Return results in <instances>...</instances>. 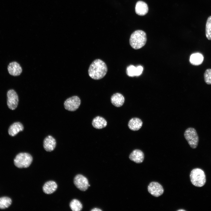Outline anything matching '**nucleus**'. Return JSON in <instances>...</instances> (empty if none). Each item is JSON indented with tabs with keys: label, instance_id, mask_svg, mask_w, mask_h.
Segmentation results:
<instances>
[{
	"label": "nucleus",
	"instance_id": "2eb2a0df",
	"mask_svg": "<svg viewBox=\"0 0 211 211\" xmlns=\"http://www.w3.org/2000/svg\"><path fill=\"white\" fill-rule=\"evenodd\" d=\"M57 185L53 181H50L46 182L44 185L42 190L43 192L46 194H51L57 190Z\"/></svg>",
	"mask_w": 211,
	"mask_h": 211
},
{
	"label": "nucleus",
	"instance_id": "6e6552de",
	"mask_svg": "<svg viewBox=\"0 0 211 211\" xmlns=\"http://www.w3.org/2000/svg\"><path fill=\"white\" fill-rule=\"evenodd\" d=\"M74 183L75 186L79 190L85 191L89 187V182L87 178L83 175L79 174L75 177Z\"/></svg>",
	"mask_w": 211,
	"mask_h": 211
},
{
	"label": "nucleus",
	"instance_id": "9b49d317",
	"mask_svg": "<svg viewBox=\"0 0 211 211\" xmlns=\"http://www.w3.org/2000/svg\"><path fill=\"white\" fill-rule=\"evenodd\" d=\"M56 142L55 139L51 135H49L44 139L43 146L47 152H51L56 147Z\"/></svg>",
	"mask_w": 211,
	"mask_h": 211
},
{
	"label": "nucleus",
	"instance_id": "a211bd4d",
	"mask_svg": "<svg viewBox=\"0 0 211 211\" xmlns=\"http://www.w3.org/2000/svg\"><path fill=\"white\" fill-rule=\"evenodd\" d=\"M92 125L93 127L97 129H101L105 127L107 125V122L103 118L97 116L92 120Z\"/></svg>",
	"mask_w": 211,
	"mask_h": 211
},
{
	"label": "nucleus",
	"instance_id": "6ab92c4d",
	"mask_svg": "<svg viewBox=\"0 0 211 211\" xmlns=\"http://www.w3.org/2000/svg\"><path fill=\"white\" fill-rule=\"evenodd\" d=\"M203 60L204 57L202 54L199 52L195 53L190 55V62L193 65L198 66L201 64Z\"/></svg>",
	"mask_w": 211,
	"mask_h": 211
},
{
	"label": "nucleus",
	"instance_id": "f3484780",
	"mask_svg": "<svg viewBox=\"0 0 211 211\" xmlns=\"http://www.w3.org/2000/svg\"><path fill=\"white\" fill-rule=\"evenodd\" d=\"M142 124V121L140 119L137 118H134L129 120L128 125L130 130L135 131L140 129Z\"/></svg>",
	"mask_w": 211,
	"mask_h": 211
},
{
	"label": "nucleus",
	"instance_id": "cd10ccee",
	"mask_svg": "<svg viewBox=\"0 0 211 211\" xmlns=\"http://www.w3.org/2000/svg\"><path fill=\"white\" fill-rule=\"evenodd\" d=\"M90 186V185L89 184V186Z\"/></svg>",
	"mask_w": 211,
	"mask_h": 211
},
{
	"label": "nucleus",
	"instance_id": "aec40b11",
	"mask_svg": "<svg viewBox=\"0 0 211 211\" xmlns=\"http://www.w3.org/2000/svg\"><path fill=\"white\" fill-rule=\"evenodd\" d=\"M69 206L71 210L73 211H81L83 207L81 202L76 199H74L71 201Z\"/></svg>",
	"mask_w": 211,
	"mask_h": 211
},
{
	"label": "nucleus",
	"instance_id": "b1692460",
	"mask_svg": "<svg viewBox=\"0 0 211 211\" xmlns=\"http://www.w3.org/2000/svg\"><path fill=\"white\" fill-rule=\"evenodd\" d=\"M136 67L133 65H130L127 67L126 73L127 75L130 77L135 76Z\"/></svg>",
	"mask_w": 211,
	"mask_h": 211
},
{
	"label": "nucleus",
	"instance_id": "39448f33",
	"mask_svg": "<svg viewBox=\"0 0 211 211\" xmlns=\"http://www.w3.org/2000/svg\"><path fill=\"white\" fill-rule=\"evenodd\" d=\"M185 138L190 146L193 149H195L197 147L199 138L196 130L192 127L187 128L184 133Z\"/></svg>",
	"mask_w": 211,
	"mask_h": 211
},
{
	"label": "nucleus",
	"instance_id": "9d476101",
	"mask_svg": "<svg viewBox=\"0 0 211 211\" xmlns=\"http://www.w3.org/2000/svg\"><path fill=\"white\" fill-rule=\"evenodd\" d=\"M7 69L9 74L14 76L19 75L22 71L21 67L16 62L10 63L8 66Z\"/></svg>",
	"mask_w": 211,
	"mask_h": 211
},
{
	"label": "nucleus",
	"instance_id": "dca6fc26",
	"mask_svg": "<svg viewBox=\"0 0 211 211\" xmlns=\"http://www.w3.org/2000/svg\"><path fill=\"white\" fill-rule=\"evenodd\" d=\"M112 103L115 106L120 107L124 104L125 98L124 96L121 93H116L113 94L110 98Z\"/></svg>",
	"mask_w": 211,
	"mask_h": 211
},
{
	"label": "nucleus",
	"instance_id": "f257e3e1",
	"mask_svg": "<svg viewBox=\"0 0 211 211\" xmlns=\"http://www.w3.org/2000/svg\"><path fill=\"white\" fill-rule=\"evenodd\" d=\"M108 71L107 66L102 60L99 59L93 61L88 70L89 76L92 79L99 80L103 78Z\"/></svg>",
	"mask_w": 211,
	"mask_h": 211
},
{
	"label": "nucleus",
	"instance_id": "a878e982",
	"mask_svg": "<svg viewBox=\"0 0 211 211\" xmlns=\"http://www.w3.org/2000/svg\"><path fill=\"white\" fill-rule=\"evenodd\" d=\"M91 211H102V210L98 208H94L91 210Z\"/></svg>",
	"mask_w": 211,
	"mask_h": 211
},
{
	"label": "nucleus",
	"instance_id": "393cba45",
	"mask_svg": "<svg viewBox=\"0 0 211 211\" xmlns=\"http://www.w3.org/2000/svg\"><path fill=\"white\" fill-rule=\"evenodd\" d=\"M143 67L141 66H139L136 67V72L135 76H140L142 73Z\"/></svg>",
	"mask_w": 211,
	"mask_h": 211
},
{
	"label": "nucleus",
	"instance_id": "7ed1b4c3",
	"mask_svg": "<svg viewBox=\"0 0 211 211\" xmlns=\"http://www.w3.org/2000/svg\"><path fill=\"white\" fill-rule=\"evenodd\" d=\"M190 178L192 183L197 187H201L205 184L206 176L204 171L197 168L193 169L190 174Z\"/></svg>",
	"mask_w": 211,
	"mask_h": 211
},
{
	"label": "nucleus",
	"instance_id": "20e7f679",
	"mask_svg": "<svg viewBox=\"0 0 211 211\" xmlns=\"http://www.w3.org/2000/svg\"><path fill=\"white\" fill-rule=\"evenodd\" d=\"M32 156L25 152L18 154L14 159L15 165L19 168H27L31 164L33 161Z\"/></svg>",
	"mask_w": 211,
	"mask_h": 211
},
{
	"label": "nucleus",
	"instance_id": "4468645a",
	"mask_svg": "<svg viewBox=\"0 0 211 211\" xmlns=\"http://www.w3.org/2000/svg\"><path fill=\"white\" fill-rule=\"evenodd\" d=\"M23 126L21 123L16 122L9 127L8 130V133L10 136H14L19 132L23 131Z\"/></svg>",
	"mask_w": 211,
	"mask_h": 211
},
{
	"label": "nucleus",
	"instance_id": "4be33fe9",
	"mask_svg": "<svg viewBox=\"0 0 211 211\" xmlns=\"http://www.w3.org/2000/svg\"><path fill=\"white\" fill-rule=\"evenodd\" d=\"M205 34L207 39L209 40H211V16L208 18L207 21Z\"/></svg>",
	"mask_w": 211,
	"mask_h": 211
},
{
	"label": "nucleus",
	"instance_id": "412c9836",
	"mask_svg": "<svg viewBox=\"0 0 211 211\" xmlns=\"http://www.w3.org/2000/svg\"><path fill=\"white\" fill-rule=\"evenodd\" d=\"M11 199L7 197L0 198V209H4L8 208L11 204Z\"/></svg>",
	"mask_w": 211,
	"mask_h": 211
},
{
	"label": "nucleus",
	"instance_id": "f8f14e48",
	"mask_svg": "<svg viewBox=\"0 0 211 211\" xmlns=\"http://www.w3.org/2000/svg\"><path fill=\"white\" fill-rule=\"evenodd\" d=\"M129 158L130 160L136 163H140L144 160V154L140 150L135 149L130 154Z\"/></svg>",
	"mask_w": 211,
	"mask_h": 211
},
{
	"label": "nucleus",
	"instance_id": "0eeeda50",
	"mask_svg": "<svg viewBox=\"0 0 211 211\" xmlns=\"http://www.w3.org/2000/svg\"><path fill=\"white\" fill-rule=\"evenodd\" d=\"M7 105L8 108L14 110L17 107L18 102V96L16 92L13 89L8 90L7 94Z\"/></svg>",
	"mask_w": 211,
	"mask_h": 211
},
{
	"label": "nucleus",
	"instance_id": "423d86ee",
	"mask_svg": "<svg viewBox=\"0 0 211 211\" xmlns=\"http://www.w3.org/2000/svg\"><path fill=\"white\" fill-rule=\"evenodd\" d=\"M81 100L79 97L74 96L66 99L64 103L65 109L69 111H74L76 110L81 104Z\"/></svg>",
	"mask_w": 211,
	"mask_h": 211
},
{
	"label": "nucleus",
	"instance_id": "bb28decb",
	"mask_svg": "<svg viewBox=\"0 0 211 211\" xmlns=\"http://www.w3.org/2000/svg\"><path fill=\"white\" fill-rule=\"evenodd\" d=\"M178 211H185V210H183V209H180L179 210H178Z\"/></svg>",
	"mask_w": 211,
	"mask_h": 211
},
{
	"label": "nucleus",
	"instance_id": "f03ea898",
	"mask_svg": "<svg viewBox=\"0 0 211 211\" xmlns=\"http://www.w3.org/2000/svg\"><path fill=\"white\" fill-rule=\"evenodd\" d=\"M146 33L141 30L135 31L131 35L129 40L131 47L135 49L141 48L144 45L147 41Z\"/></svg>",
	"mask_w": 211,
	"mask_h": 211
},
{
	"label": "nucleus",
	"instance_id": "5701e85b",
	"mask_svg": "<svg viewBox=\"0 0 211 211\" xmlns=\"http://www.w3.org/2000/svg\"><path fill=\"white\" fill-rule=\"evenodd\" d=\"M204 80L205 82L209 85L211 84V69H207L204 74Z\"/></svg>",
	"mask_w": 211,
	"mask_h": 211
},
{
	"label": "nucleus",
	"instance_id": "ddd939ff",
	"mask_svg": "<svg viewBox=\"0 0 211 211\" xmlns=\"http://www.w3.org/2000/svg\"><path fill=\"white\" fill-rule=\"evenodd\" d=\"M135 11L136 13L140 16H144L148 12V6L146 3L142 1H138L136 3Z\"/></svg>",
	"mask_w": 211,
	"mask_h": 211
},
{
	"label": "nucleus",
	"instance_id": "1a4fd4ad",
	"mask_svg": "<svg viewBox=\"0 0 211 211\" xmlns=\"http://www.w3.org/2000/svg\"><path fill=\"white\" fill-rule=\"evenodd\" d=\"M148 190L151 194L155 197L161 196L164 192L162 186L156 182H152L149 183L148 187Z\"/></svg>",
	"mask_w": 211,
	"mask_h": 211
}]
</instances>
